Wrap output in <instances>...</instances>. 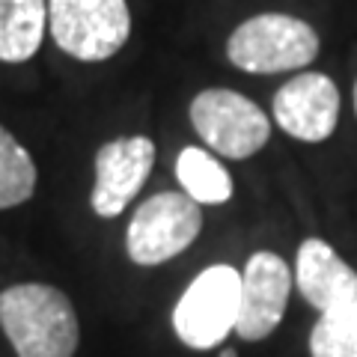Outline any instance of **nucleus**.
Wrapping results in <instances>:
<instances>
[{
    "label": "nucleus",
    "instance_id": "obj_1",
    "mask_svg": "<svg viewBox=\"0 0 357 357\" xmlns=\"http://www.w3.org/2000/svg\"><path fill=\"white\" fill-rule=\"evenodd\" d=\"M0 328L18 357H72L81 342L75 307L48 283H18L0 292Z\"/></svg>",
    "mask_w": 357,
    "mask_h": 357
},
{
    "label": "nucleus",
    "instance_id": "obj_2",
    "mask_svg": "<svg viewBox=\"0 0 357 357\" xmlns=\"http://www.w3.org/2000/svg\"><path fill=\"white\" fill-rule=\"evenodd\" d=\"M227 57L236 69L250 75L304 69L319 57V33L295 15L262 13L232 30Z\"/></svg>",
    "mask_w": 357,
    "mask_h": 357
},
{
    "label": "nucleus",
    "instance_id": "obj_3",
    "mask_svg": "<svg viewBox=\"0 0 357 357\" xmlns=\"http://www.w3.org/2000/svg\"><path fill=\"white\" fill-rule=\"evenodd\" d=\"M48 30L57 48L81 63H102L131 36L126 0H48Z\"/></svg>",
    "mask_w": 357,
    "mask_h": 357
},
{
    "label": "nucleus",
    "instance_id": "obj_4",
    "mask_svg": "<svg viewBox=\"0 0 357 357\" xmlns=\"http://www.w3.org/2000/svg\"><path fill=\"white\" fill-rule=\"evenodd\" d=\"M241 274L232 265H211L185 289L173 310L176 337L188 349L208 351L236 331Z\"/></svg>",
    "mask_w": 357,
    "mask_h": 357
},
{
    "label": "nucleus",
    "instance_id": "obj_5",
    "mask_svg": "<svg viewBox=\"0 0 357 357\" xmlns=\"http://www.w3.org/2000/svg\"><path fill=\"white\" fill-rule=\"evenodd\" d=\"M203 229V211L188 194L164 191L143 203L128 223L126 250L134 265H161L188 250Z\"/></svg>",
    "mask_w": 357,
    "mask_h": 357
},
{
    "label": "nucleus",
    "instance_id": "obj_6",
    "mask_svg": "<svg viewBox=\"0 0 357 357\" xmlns=\"http://www.w3.org/2000/svg\"><path fill=\"white\" fill-rule=\"evenodd\" d=\"M194 131L223 158L244 161L271 137V122L262 107L232 89H203L191 102Z\"/></svg>",
    "mask_w": 357,
    "mask_h": 357
},
{
    "label": "nucleus",
    "instance_id": "obj_7",
    "mask_svg": "<svg viewBox=\"0 0 357 357\" xmlns=\"http://www.w3.org/2000/svg\"><path fill=\"white\" fill-rule=\"evenodd\" d=\"M289 292H292V274H289L280 256L271 250L253 253L241 274L238 316H236L238 337L248 342L271 337L274 328L283 321Z\"/></svg>",
    "mask_w": 357,
    "mask_h": 357
},
{
    "label": "nucleus",
    "instance_id": "obj_8",
    "mask_svg": "<svg viewBox=\"0 0 357 357\" xmlns=\"http://www.w3.org/2000/svg\"><path fill=\"white\" fill-rule=\"evenodd\" d=\"M274 119L289 137L304 143L328 140L340 119V89L321 72L286 81L274 96Z\"/></svg>",
    "mask_w": 357,
    "mask_h": 357
},
{
    "label": "nucleus",
    "instance_id": "obj_9",
    "mask_svg": "<svg viewBox=\"0 0 357 357\" xmlns=\"http://www.w3.org/2000/svg\"><path fill=\"white\" fill-rule=\"evenodd\" d=\"M155 164V143L149 137L110 140L96 152L93 211L98 218H119L134 194L143 188Z\"/></svg>",
    "mask_w": 357,
    "mask_h": 357
},
{
    "label": "nucleus",
    "instance_id": "obj_10",
    "mask_svg": "<svg viewBox=\"0 0 357 357\" xmlns=\"http://www.w3.org/2000/svg\"><path fill=\"white\" fill-rule=\"evenodd\" d=\"M295 283L304 301H310L319 312L349 307L357 301V271L321 238H307L298 248Z\"/></svg>",
    "mask_w": 357,
    "mask_h": 357
},
{
    "label": "nucleus",
    "instance_id": "obj_11",
    "mask_svg": "<svg viewBox=\"0 0 357 357\" xmlns=\"http://www.w3.org/2000/svg\"><path fill=\"white\" fill-rule=\"evenodd\" d=\"M45 24V0H0V63L30 60L42 45Z\"/></svg>",
    "mask_w": 357,
    "mask_h": 357
},
{
    "label": "nucleus",
    "instance_id": "obj_12",
    "mask_svg": "<svg viewBox=\"0 0 357 357\" xmlns=\"http://www.w3.org/2000/svg\"><path fill=\"white\" fill-rule=\"evenodd\" d=\"M176 176L185 194L199 206H220L232 197V178L211 152L188 146L176 158Z\"/></svg>",
    "mask_w": 357,
    "mask_h": 357
},
{
    "label": "nucleus",
    "instance_id": "obj_13",
    "mask_svg": "<svg viewBox=\"0 0 357 357\" xmlns=\"http://www.w3.org/2000/svg\"><path fill=\"white\" fill-rule=\"evenodd\" d=\"M36 191V164L30 152L0 126V208L27 203Z\"/></svg>",
    "mask_w": 357,
    "mask_h": 357
},
{
    "label": "nucleus",
    "instance_id": "obj_14",
    "mask_svg": "<svg viewBox=\"0 0 357 357\" xmlns=\"http://www.w3.org/2000/svg\"><path fill=\"white\" fill-rule=\"evenodd\" d=\"M312 357H357V301L349 307L321 312L310 333Z\"/></svg>",
    "mask_w": 357,
    "mask_h": 357
},
{
    "label": "nucleus",
    "instance_id": "obj_15",
    "mask_svg": "<svg viewBox=\"0 0 357 357\" xmlns=\"http://www.w3.org/2000/svg\"><path fill=\"white\" fill-rule=\"evenodd\" d=\"M354 110H357V81H354Z\"/></svg>",
    "mask_w": 357,
    "mask_h": 357
},
{
    "label": "nucleus",
    "instance_id": "obj_16",
    "mask_svg": "<svg viewBox=\"0 0 357 357\" xmlns=\"http://www.w3.org/2000/svg\"><path fill=\"white\" fill-rule=\"evenodd\" d=\"M220 357H236V351H223Z\"/></svg>",
    "mask_w": 357,
    "mask_h": 357
}]
</instances>
